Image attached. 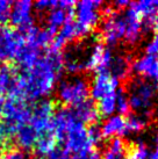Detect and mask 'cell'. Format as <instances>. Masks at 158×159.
<instances>
[{
  "instance_id": "obj_16",
  "label": "cell",
  "mask_w": 158,
  "mask_h": 159,
  "mask_svg": "<svg viewBox=\"0 0 158 159\" xmlns=\"http://www.w3.org/2000/svg\"><path fill=\"white\" fill-rule=\"evenodd\" d=\"M0 93L8 94L11 98H18L19 72L11 65L0 66Z\"/></svg>"
},
{
  "instance_id": "obj_22",
  "label": "cell",
  "mask_w": 158,
  "mask_h": 159,
  "mask_svg": "<svg viewBox=\"0 0 158 159\" xmlns=\"http://www.w3.org/2000/svg\"><path fill=\"white\" fill-rule=\"evenodd\" d=\"M127 144L122 138H112L101 155L102 159H127Z\"/></svg>"
},
{
  "instance_id": "obj_23",
  "label": "cell",
  "mask_w": 158,
  "mask_h": 159,
  "mask_svg": "<svg viewBox=\"0 0 158 159\" xmlns=\"http://www.w3.org/2000/svg\"><path fill=\"white\" fill-rule=\"evenodd\" d=\"M129 7L134 9L143 21L148 22L155 14L158 13V0H142V1H134L129 4Z\"/></svg>"
},
{
  "instance_id": "obj_19",
  "label": "cell",
  "mask_w": 158,
  "mask_h": 159,
  "mask_svg": "<svg viewBox=\"0 0 158 159\" xmlns=\"http://www.w3.org/2000/svg\"><path fill=\"white\" fill-rule=\"evenodd\" d=\"M72 113L75 115L77 121H79L83 124H91L95 123L98 119L100 117L99 111H98V107L95 102L93 100H85L78 106L71 108Z\"/></svg>"
},
{
  "instance_id": "obj_25",
  "label": "cell",
  "mask_w": 158,
  "mask_h": 159,
  "mask_svg": "<svg viewBox=\"0 0 158 159\" xmlns=\"http://www.w3.org/2000/svg\"><path fill=\"white\" fill-rule=\"evenodd\" d=\"M127 159H149V146L144 142L138 141L127 146Z\"/></svg>"
},
{
  "instance_id": "obj_6",
  "label": "cell",
  "mask_w": 158,
  "mask_h": 159,
  "mask_svg": "<svg viewBox=\"0 0 158 159\" xmlns=\"http://www.w3.org/2000/svg\"><path fill=\"white\" fill-rule=\"evenodd\" d=\"M104 20L101 22V39L107 45L115 47L124 39L126 23L123 14L118 13L112 5L105 7L102 11Z\"/></svg>"
},
{
  "instance_id": "obj_33",
  "label": "cell",
  "mask_w": 158,
  "mask_h": 159,
  "mask_svg": "<svg viewBox=\"0 0 158 159\" xmlns=\"http://www.w3.org/2000/svg\"><path fill=\"white\" fill-rule=\"evenodd\" d=\"M145 25L146 26H149V27H151L152 29H155L156 31H158V13H156L152 16V18L150 19L148 22H145Z\"/></svg>"
},
{
  "instance_id": "obj_32",
  "label": "cell",
  "mask_w": 158,
  "mask_h": 159,
  "mask_svg": "<svg viewBox=\"0 0 158 159\" xmlns=\"http://www.w3.org/2000/svg\"><path fill=\"white\" fill-rule=\"evenodd\" d=\"M7 134H6V131L4 130V128H2V125L0 124V155H1V152H2V150H4V146H5V143H6V138H7Z\"/></svg>"
},
{
  "instance_id": "obj_34",
  "label": "cell",
  "mask_w": 158,
  "mask_h": 159,
  "mask_svg": "<svg viewBox=\"0 0 158 159\" xmlns=\"http://www.w3.org/2000/svg\"><path fill=\"white\" fill-rule=\"evenodd\" d=\"M149 159H158V136L156 137V143H155L154 150L150 152Z\"/></svg>"
},
{
  "instance_id": "obj_18",
  "label": "cell",
  "mask_w": 158,
  "mask_h": 159,
  "mask_svg": "<svg viewBox=\"0 0 158 159\" xmlns=\"http://www.w3.org/2000/svg\"><path fill=\"white\" fill-rule=\"evenodd\" d=\"M100 134L101 137L106 139L126 136V119L121 115H112L107 117L100 127Z\"/></svg>"
},
{
  "instance_id": "obj_1",
  "label": "cell",
  "mask_w": 158,
  "mask_h": 159,
  "mask_svg": "<svg viewBox=\"0 0 158 159\" xmlns=\"http://www.w3.org/2000/svg\"><path fill=\"white\" fill-rule=\"evenodd\" d=\"M63 72V55L50 48L44 50L35 64L19 75L18 98L40 101L56 89Z\"/></svg>"
},
{
  "instance_id": "obj_2",
  "label": "cell",
  "mask_w": 158,
  "mask_h": 159,
  "mask_svg": "<svg viewBox=\"0 0 158 159\" xmlns=\"http://www.w3.org/2000/svg\"><path fill=\"white\" fill-rule=\"evenodd\" d=\"M157 93L156 84L145 79H134L128 84V102L130 111H136L137 115L149 116L155 103Z\"/></svg>"
},
{
  "instance_id": "obj_10",
  "label": "cell",
  "mask_w": 158,
  "mask_h": 159,
  "mask_svg": "<svg viewBox=\"0 0 158 159\" xmlns=\"http://www.w3.org/2000/svg\"><path fill=\"white\" fill-rule=\"evenodd\" d=\"M9 21L15 27L14 29L21 33H25L27 29L34 26V2L29 0L13 2Z\"/></svg>"
},
{
  "instance_id": "obj_15",
  "label": "cell",
  "mask_w": 158,
  "mask_h": 159,
  "mask_svg": "<svg viewBox=\"0 0 158 159\" xmlns=\"http://www.w3.org/2000/svg\"><path fill=\"white\" fill-rule=\"evenodd\" d=\"M22 34L25 37V43L31 48L37 49L40 51H44V49L48 48L53 43V36H55L48 29L36 27L35 25Z\"/></svg>"
},
{
  "instance_id": "obj_26",
  "label": "cell",
  "mask_w": 158,
  "mask_h": 159,
  "mask_svg": "<svg viewBox=\"0 0 158 159\" xmlns=\"http://www.w3.org/2000/svg\"><path fill=\"white\" fill-rule=\"evenodd\" d=\"M146 117L142 115H129L126 119V133L128 134H137L144 130L146 127Z\"/></svg>"
},
{
  "instance_id": "obj_17",
  "label": "cell",
  "mask_w": 158,
  "mask_h": 159,
  "mask_svg": "<svg viewBox=\"0 0 158 159\" xmlns=\"http://www.w3.org/2000/svg\"><path fill=\"white\" fill-rule=\"evenodd\" d=\"M73 18V9H64L59 6L55 8L49 9L48 12H45V29H48L50 33H53V35L57 33L62 27L64 26L67 21H70Z\"/></svg>"
},
{
  "instance_id": "obj_28",
  "label": "cell",
  "mask_w": 158,
  "mask_h": 159,
  "mask_svg": "<svg viewBox=\"0 0 158 159\" xmlns=\"http://www.w3.org/2000/svg\"><path fill=\"white\" fill-rule=\"evenodd\" d=\"M0 159H30L26 151L21 149H8V150L1 152Z\"/></svg>"
},
{
  "instance_id": "obj_11",
  "label": "cell",
  "mask_w": 158,
  "mask_h": 159,
  "mask_svg": "<svg viewBox=\"0 0 158 159\" xmlns=\"http://www.w3.org/2000/svg\"><path fill=\"white\" fill-rule=\"evenodd\" d=\"M120 81L109 73V71L97 72L90 86V94L94 100H100L106 95L114 94L118 91Z\"/></svg>"
},
{
  "instance_id": "obj_7",
  "label": "cell",
  "mask_w": 158,
  "mask_h": 159,
  "mask_svg": "<svg viewBox=\"0 0 158 159\" xmlns=\"http://www.w3.org/2000/svg\"><path fill=\"white\" fill-rule=\"evenodd\" d=\"M62 142L64 144L63 151H65L67 155L69 153L77 155V153L94 150L95 148L94 143L90 138L88 128H86V125L80 123L79 121H76L69 128Z\"/></svg>"
},
{
  "instance_id": "obj_35",
  "label": "cell",
  "mask_w": 158,
  "mask_h": 159,
  "mask_svg": "<svg viewBox=\"0 0 158 159\" xmlns=\"http://www.w3.org/2000/svg\"><path fill=\"white\" fill-rule=\"evenodd\" d=\"M4 95L0 93V117H1V113H2V107H4Z\"/></svg>"
},
{
  "instance_id": "obj_9",
  "label": "cell",
  "mask_w": 158,
  "mask_h": 159,
  "mask_svg": "<svg viewBox=\"0 0 158 159\" xmlns=\"http://www.w3.org/2000/svg\"><path fill=\"white\" fill-rule=\"evenodd\" d=\"M25 45L21 31L6 26H0V59L13 61Z\"/></svg>"
},
{
  "instance_id": "obj_21",
  "label": "cell",
  "mask_w": 158,
  "mask_h": 159,
  "mask_svg": "<svg viewBox=\"0 0 158 159\" xmlns=\"http://www.w3.org/2000/svg\"><path fill=\"white\" fill-rule=\"evenodd\" d=\"M57 139L50 131L44 134L36 141L35 145L33 148L34 153L39 158H49L55 151L57 150Z\"/></svg>"
},
{
  "instance_id": "obj_27",
  "label": "cell",
  "mask_w": 158,
  "mask_h": 159,
  "mask_svg": "<svg viewBox=\"0 0 158 159\" xmlns=\"http://www.w3.org/2000/svg\"><path fill=\"white\" fill-rule=\"evenodd\" d=\"M116 111L118 113V115H121L123 117L126 115H129L130 113L127 94L123 92L122 89H118V93H116Z\"/></svg>"
},
{
  "instance_id": "obj_3",
  "label": "cell",
  "mask_w": 158,
  "mask_h": 159,
  "mask_svg": "<svg viewBox=\"0 0 158 159\" xmlns=\"http://www.w3.org/2000/svg\"><path fill=\"white\" fill-rule=\"evenodd\" d=\"M102 1L83 0L76 2L73 7V25L77 39L87 37L100 21V7Z\"/></svg>"
},
{
  "instance_id": "obj_13",
  "label": "cell",
  "mask_w": 158,
  "mask_h": 159,
  "mask_svg": "<svg viewBox=\"0 0 158 159\" xmlns=\"http://www.w3.org/2000/svg\"><path fill=\"white\" fill-rule=\"evenodd\" d=\"M76 117L71 108H59L53 111L51 120V133L58 142H62L72 124L75 123Z\"/></svg>"
},
{
  "instance_id": "obj_12",
  "label": "cell",
  "mask_w": 158,
  "mask_h": 159,
  "mask_svg": "<svg viewBox=\"0 0 158 159\" xmlns=\"http://www.w3.org/2000/svg\"><path fill=\"white\" fill-rule=\"evenodd\" d=\"M124 23H126V31H124V39L123 40L128 44H136L141 40L143 30H144V21L140 15L132 9L129 6L123 14Z\"/></svg>"
},
{
  "instance_id": "obj_30",
  "label": "cell",
  "mask_w": 158,
  "mask_h": 159,
  "mask_svg": "<svg viewBox=\"0 0 158 159\" xmlns=\"http://www.w3.org/2000/svg\"><path fill=\"white\" fill-rule=\"evenodd\" d=\"M145 52H146V55L158 57V31L155 33L151 41L148 42V44L145 47Z\"/></svg>"
},
{
  "instance_id": "obj_29",
  "label": "cell",
  "mask_w": 158,
  "mask_h": 159,
  "mask_svg": "<svg viewBox=\"0 0 158 159\" xmlns=\"http://www.w3.org/2000/svg\"><path fill=\"white\" fill-rule=\"evenodd\" d=\"M12 4L8 0H0V25L4 26L7 23L11 18V11H12Z\"/></svg>"
},
{
  "instance_id": "obj_31",
  "label": "cell",
  "mask_w": 158,
  "mask_h": 159,
  "mask_svg": "<svg viewBox=\"0 0 158 159\" xmlns=\"http://www.w3.org/2000/svg\"><path fill=\"white\" fill-rule=\"evenodd\" d=\"M71 159H102L101 158V153L95 149L91 151H86V152H81V153H77Z\"/></svg>"
},
{
  "instance_id": "obj_20",
  "label": "cell",
  "mask_w": 158,
  "mask_h": 159,
  "mask_svg": "<svg viewBox=\"0 0 158 159\" xmlns=\"http://www.w3.org/2000/svg\"><path fill=\"white\" fill-rule=\"evenodd\" d=\"M132 57L129 55H122V53H118V55H113L112 61H110L109 65V73L116 79L124 80L127 79L129 75L132 73Z\"/></svg>"
},
{
  "instance_id": "obj_14",
  "label": "cell",
  "mask_w": 158,
  "mask_h": 159,
  "mask_svg": "<svg viewBox=\"0 0 158 159\" xmlns=\"http://www.w3.org/2000/svg\"><path fill=\"white\" fill-rule=\"evenodd\" d=\"M132 70L137 75L149 79L154 84H158V57L145 53L132 63Z\"/></svg>"
},
{
  "instance_id": "obj_24",
  "label": "cell",
  "mask_w": 158,
  "mask_h": 159,
  "mask_svg": "<svg viewBox=\"0 0 158 159\" xmlns=\"http://www.w3.org/2000/svg\"><path fill=\"white\" fill-rule=\"evenodd\" d=\"M116 93L106 95L99 100L97 107L100 116L109 117L112 115H114V113L116 111Z\"/></svg>"
},
{
  "instance_id": "obj_4",
  "label": "cell",
  "mask_w": 158,
  "mask_h": 159,
  "mask_svg": "<svg viewBox=\"0 0 158 159\" xmlns=\"http://www.w3.org/2000/svg\"><path fill=\"white\" fill-rule=\"evenodd\" d=\"M90 84L81 75H72L61 80L56 86V97L62 105L67 108L80 105L88 99Z\"/></svg>"
},
{
  "instance_id": "obj_8",
  "label": "cell",
  "mask_w": 158,
  "mask_h": 159,
  "mask_svg": "<svg viewBox=\"0 0 158 159\" xmlns=\"http://www.w3.org/2000/svg\"><path fill=\"white\" fill-rule=\"evenodd\" d=\"M53 111V103L45 99L36 101L35 105L31 106L30 116L27 124L37 135V137H41L44 134L51 131V120Z\"/></svg>"
},
{
  "instance_id": "obj_5",
  "label": "cell",
  "mask_w": 158,
  "mask_h": 159,
  "mask_svg": "<svg viewBox=\"0 0 158 159\" xmlns=\"http://www.w3.org/2000/svg\"><path fill=\"white\" fill-rule=\"evenodd\" d=\"M31 106L27 105L25 100L20 98H9L4 102L1 117L4 119L2 128L7 136H13V134L21 125L26 124L30 116Z\"/></svg>"
}]
</instances>
